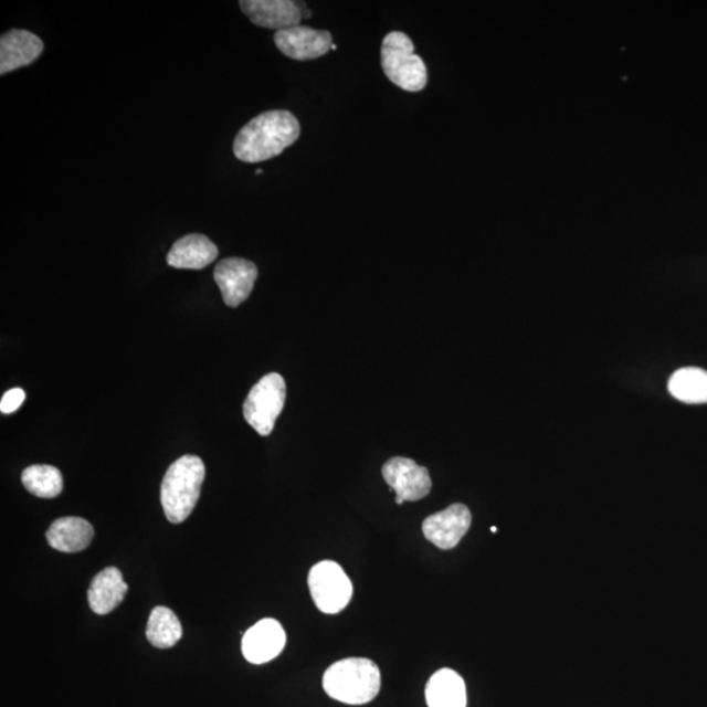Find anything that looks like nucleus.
Segmentation results:
<instances>
[{"label":"nucleus","instance_id":"15","mask_svg":"<svg viewBox=\"0 0 707 707\" xmlns=\"http://www.w3.org/2000/svg\"><path fill=\"white\" fill-rule=\"evenodd\" d=\"M129 590L123 572L117 568H106L94 578L88 590V603L96 614H108L123 603Z\"/></svg>","mask_w":707,"mask_h":707},{"label":"nucleus","instance_id":"8","mask_svg":"<svg viewBox=\"0 0 707 707\" xmlns=\"http://www.w3.org/2000/svg\"><path fill=\"white\" fill-rule=\"evenodd\" d=\"M279 52L295 61L320 59L334 46V38L328 31H317L306 25L282 30L274 35Z\"/></svg>","mask_w":707,"mask_h":707},{"label":"nucleus","instance_id":"17","mask_svg":"<svg viewBox=\"0 0 707 707\" xmlns=\"http://www.w3.org/2000/svg\"><path fill=\"white\" fill-rule=\"evenodd\" d=\"M429 707H466V687L454 669L443 668L431 676L426 685Z\"/></svg>","mask_w":707,"mask_h":707},{"label":"nucleus","instance_id":"3","mask_svg":"<svg viewBox=\"0 0 707 707\" xmlns=\"http://www.w3.org/2000/svg\"><path fill=\"white\" fill-rule=\"evenodd\" d=\"M380 669L366 657H348L325 672L324 690L336 701L348 705H365L377 698L380 692Z\"/></svg>","mask_w":707,"mask_h":707},{"label":"nucleus","instance_id":"21","mask_svg":"<svg viewBox=\"0 0 707 707\" xmlns=\"http://www.w3.org/2000/svg\"><path fill=\"white\" fill-rule=\"evenodd\" d=\"M25 392L21 388L10 389L9 392L3 394L2 401H0V412L3 414H11L23 404L25 400Z\"/></svg>","mask_w":707,"mask_h":707},{"label":"nucleus","instance_id":"11","mask_svg":"<svg viewBox=\"0 0 707 707\" xmlns=\"http://www.w3.org/2000/svg\"><path fill=\"white\" fill-rule=\"evenodd\" d=\"M239 4L253 24L277 32L300 25L306 18V9L292 0H242Z\"/></svg>","mask_w":707,"mask_h":707},{"label":"nucleus","instance_id":"14","mask_svg":"<svg viewBox=\"0 0 707 707\" xmlns=\"http://www.w3.org/2000/svg\"><path fill=\"white\" fill-rule=\"evenodd\" d=\"M218 254V246L208 236L192 233L177 240L168 253L167 263L176 268L201 271L214 263Z\"/></svg>","mask_w":707,"mask_h":707},{"label":"nucleus","instance_id":"1","mask_svg":"<svg viewBox=\"0 0 707 707\" xmlns=\"http://www.w3.org/2000/svg\"><path fill=\"white\" fill-rule=\"evenodd\" d=\"M300 137V124L288 110H268L239 131L233 154L244 162H261L278 157Z\"/></svg>","mask_w":707,"mask_h":707},{"label":"nucleus","instance_id":"10","mask_svg":"<svg viewBox=\"0 0 707 707\" xmlns=\"http://www.w3.org/2000/svg\"><path fill=\"white\" fill-rule=\"evenodd\" d=\"M258 277L257 266L244 258H225L215 266L214 279L229 307H238L251 295Z\"/></svg>","mask_w":707,"mask_h":707},{"label":"nucleus","instance_id":"13","mask_svg":"<svg viewBox=\"0 0 707 707\" xmlns=\"http://www.w3.org/2000/svg\"><path fill=\"white\" fill-rule=\"evenodd\" d=\"M44 42L25 30H11L0 39V74L31 65L44 52Z\"/></svg>","mask_w":707,"mask_h":707},{"label":"nucleus","instance_id":"6","mask_svg":"<svg viewBox=\"0 0 707 707\" xmlns=\"http://www.w3.org/2000/svg\"><path fill=\"white\" fill-rule=\"evenodd\" d=\"M310 595L318 611L336 614L345 610L352 598V583L346 572L334 561H323L309 571Z\"/></svg>","mask_w":707,"mask_h":707},{"label":"nucleus","instance_id":"19","mask_svg":"<svg viewBox=\"0 0 707 707\" xmlns=\"http://www.w3.org/2000/svg\"><path fill=\"white\" fill-rule=\"evenodd\" d=\"M146 636L155 647L171 648L181 640V622L169 608L157 606L148 619Z\"/></svg>","mask_w":707,"mask_h":707},{"label":"nucleus","instance_id":"4","mask_svg":"<svg viewBox=\"0 0 707 707\" xmlns=\"http://www.w3.org/2000/svg\"><path fill=\"white\" fill-rule=\"evenodd\" d=\"M381 66L388 80L408 92L428 86V67L414 53L413 41L402 32L388 33L381 45Z\"/></svg>","mask_w":707,"mask_h":707},{"label":"nucleus","instance_id":"16","mask_svg":"<svg viewBox=\"0 0 707 707\" xmlns=\"http://www.w3.org/2000/svg\"><path fill=\"white\" fill-rule=\"evenodd\" d=\"M49 546L62 553H76L89 547L94 539V527L87 520L68 516L55 520L48 529Z\"/></svg>","mask_w":707,"mask_h":707},{"label":"nucleus","instance_id":"9","mask_svg":"<svg viewBox=\"0 0 707 707\" xmlns=\"http://www.w3.org/2000/svg\"><path fill=\"white\" fill-rule=\"evenodd\" d=\"M472 525L469 508L462 504L452 505L441 513L429 516L423 521L424 537L435 547L449 550L455 548Z\"/></svg>","mask_w":707,"mask_h":707},{"label":"nucleus","instance_id":"5","mask_svg":"<svg viewBox=\"0 0 707 707\" xmlns=\"http://www.w3.org/2000/svg\"><path fill=\"white\" fill-rule=\"evenodd\" d=\"M285 401V379L279 373H267L247 394L244 419L260 435H271Z\"/></svg>","mask_w":707,"mask_h":707},{"label":"nucleus","instance_id":"12","mask_svg":"<svg viewBox=\"0 0 707 707\" xmlns=\"http://www.w3.org/2000/svg\"><path fill=\"white\" fill-rule=\"evenodd\" d=\"M286 633L278 621L265 619L244 634L242 650L252 664H264L277 657L285 648Z\"/></svg>","mask_w":707,"mask_h":707},{"label":"nucleus","instance_id":"20","mask_svg":"<svg viewBox=\"0 0 707 707\" xmlns=\"http://www.w3.org/2000/svg\"><path fill=\"white\" fill-rule=\"evenodd\" d=\"M28 492L39 498L59 497L63 489L62 473L52 465H32L21 475Z\"/></svg>","mask_w":707,"mask_h":707},{"label":"nucleus","instance_id":"18","mask_svg":"<svg viewBox=\"0 0 707 707\" xmlns=\"http://www.w3.org/2000/svg\"><path fill=\"white\" fill-rule=\"evenodd\" d=\"M668 391L685 404H707V371L698 367H684L672 373Z\"/></svg>","mask_w":707,"mask_h":707},{"label":"nucleus","instance_id":"2","mask_svg":"<svg viewBox=\"0 0 707 707\" xmlns=\"http://www.w3.org/2000/svg\"><path fill=\"white\" fill-rule=\"evenodd\" d=\"M207 476L202 460L186 455L169 466L161 483L160 499L167 519L173 525L186 521L193 513Z\"/></svg>","mask_w":707,"mask_h":707},{"label":"nucleus","instance_id":"7","mask_svg":"<svg viewBox=\"0 0 707 707\" xmlns=\"http://www.w3.org/2000/svg\"><path fill=\"white\" fill-rule=\"evenodd\" d=\"M381 473L391 490L395 493L398 505L428 497L433 486L429 471L407 457L388 460Z\"/></svg>","mask_w":707,"mask_h":707}]
</instances>
